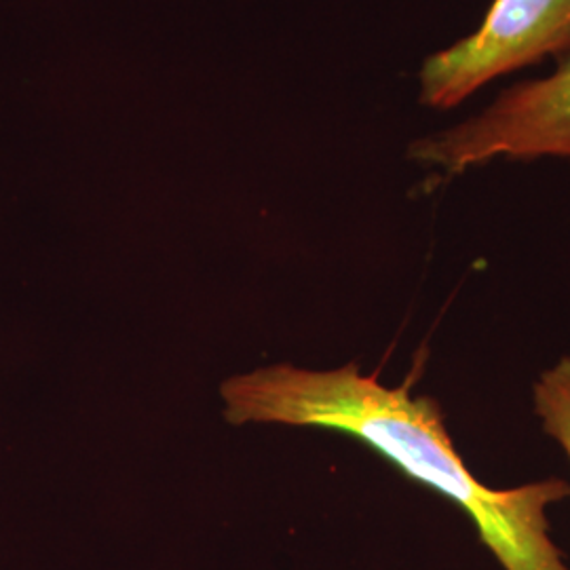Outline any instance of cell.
Masks as SVG:
<instances>
[{"label": "cell", "mask_w": 570, "mask_h": 570, "mask_svg": "<svg viewBox=\"0 0 570 570\" xmlns=\"http://www.w3.org/2000/svg\"><path fill=\"white\" fill-rule=\"evenodd\" d=\"M410 159L444 178L497 161H570V53L550 75L510 85L465 119L419 138Z\"/></svg>", "instance_id": "7a4b0ae2"}, {"label": "cell", "mask_w": 570, "mask_h": 570, "mask_svg": "<svg viewBox=\"0 0 570 570\" xmlns=\"http://www.w3.org/2000/svg\"><path fill=\"white\" fill-rule=\"evenodd\" d=\"M530 397L539 428L564 452L570 465V355L534 379Z\"/></svg>", "instance_id": "277c9868"}, {"label": "cell", "mask_w": 570, "mask_h": 570, "mask_svg": "<svg viewBox=\"0 0 570 570\" xmlns=\"http://www.w3.org/2000/svg\"><path fill=\"white\" fill-rule=\"evenodd\" d=\"M233 425L279 423L346 433L410 480L468 515L501 570H570L550 534L548 510L570 497L562 478L513 489L480 482L446 428L438 400L387 387L357 364L336 370L271 366L223 385Z\"/></svg>", "instance_id": "6da1fadb"}, {"label": "cell", "mask_w": 570, "mask_h": 570, "mask_svg": "<svg viewBox=\"0 0 570 570\" xmlns=\"http://www.w3.org/2000/svg\"><path fill=\"white\" fill-rule=\"evenodd\" d=\"M569 53L570 0H492L473 32L423 61L419 100L452 110L501 77Z\"/></svg>", "instance_id": "3957f363"}]
</instances>
